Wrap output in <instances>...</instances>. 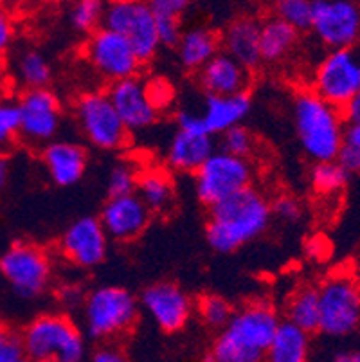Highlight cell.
I'll list each match as a JSON object with an SVG mask.
<instances>
[{"mask_svg": "<svg viewBox=\"0 0 360 362\" xmlns=\"http://www.w3.org/2000/svg\"><path fill=\"white\" fill-rule=\"evenodd\" d=\"M135 192L150 213H166L173 204V180L166 170L150 168L141 171Z\"/></svg>", "mask_w": 360, "mask_h": 362, "instance_id": "cell-27", "label": "cell"}, {"mask_svg": "<svg viewBox=\"0 0 360 362\" xmlns=\"http://www.w3.org/2000/svg\"><path fill=\"white\" fill-rule=\"evenodd\" d=\"M274 15L281 18L285 24L296 29L297 33L310 31L312 29L313 8L308 0H279L274 6Z\"/></svg>", "mask_w": 360, "mask_h": 362, "instance_id": "cell-33", "label": "cell"}, {"mask_svg": "<svg viewBox=\"0 0 360 362\" xmlns=\"http://www.w3.org/2000/svg\"><path fill=\"white\" fill-rule=\"evenodd\" d=\"M333 362H360V354L359 351H344V354H339Z\"/></svg>", "mask_w": 360, "mask_h": 362, "instance_id": "cell-48", "label": "cell"}, {"mask_svg": "<svg viewBox=\"0 0 360 362\" xmlns=\"http://www.w3.org/2000/svg\"><path fill=\"white\" fill-rule=\"evenodd\" d=\"M9 175H11V163H9V157L0 156V189L6 187Z\"/></svg>", "mask_w": 360, "mask_h": 362, "instance_id": "cell-47", "label": "cell"}, {"mask_svg": "<svg viewBox=\"0 0 360 362\" xmlns=\"http://www.w3.org/2000/svg\"><path fill=\"white\" fill-rule=\"evenodd\" d=\"M139 305L166 334L182 330L193 312V303L190 296L171 281L155 283L151 287L144 288L139 298Z\"/></svg>", "mask_w": 360, "mask_h": 362, "instance_id": "cell-15", "label": "cell"}, {"mask_svg": "<svg viewBox=\"0 0 360 362\" xmlns=\"http://www.w3.org/2000/svg\"><path fill=\"white\" fill-rule=\"evenodd\" d=\"M144 87H146L148 100H150L151 107L157 110V114L170 108L171 103L175 101L173 85L168 80H164V78H153V80L146 81Z\"/></svg>", "mask_w": 360, "mask_h": 362, "instance_id": "cell-39", "label": "cell"}, {"mask_svg": "<svg viewBox=\"0 0 360 362\" xmlns=\"http://www.w3.org/2000/svg\"><path fill=\"white\" fill-rule=\"evenodd\" d=\"M342 144L360 151V127L359 124H346L344 136H342Z\"/></svg>", "mask_w": 360, "mask_h": 362, "instance_id": "cell-46", "label": "cell"}, {"mask_svg": "<svg viewBox=\"0 0 360 362\" xmlns=\"http://www.w3.org/2000/svg\"><path fill=\"white\" fill-rule=\"evenodd\" d=\"M59 299H62V303H64L65 307L76 308L79 307V305H83L85 294L78 285H65V287L62 288V292H59Z\"/></svg>", "mask_w": 360, "mask_h": 362, "instance_id": "cell-44", "label": "cell"}, {"mask_svg": "<svg viewBox=\"0 0 360 362\" xmlns=\"http://www.w3.org/2000/svg\"><path fill=\"white\" fill-rule=\"evenodd\" d=\"M346 124H359L360 127V92H356L353 100L341 110Z\"/></svg>", "mask_w": 360, "mask_h": 362, "instance_id": "cell-45", "label": "cell"}, {"mask_svg": "<svg viewBox=\"0 0 360 362\" xmlns=\"http://www.w3.org/2000/svg\"><path fill=\"white\" fill-rule=\"evenodd\" d=\"M250 107H252V101H250L249 92L236 94V96H206L202 112H200L204 130L211 137L222 136L229 128L242 124V121L250 112Z\"/></svg>", "mask_w": 360, "mask_h": 362, "instance_id": "cell-23", "label": "cell"}, {"mask_svg": "<svg viewBox=\"0 0 360 362\" xmlns=\"http://www.w3.org/2000/svg\"><path fill=\"white\" fill-rule=\"evenodd\" d=\"M92 362H130V358L115 344H101L92 355Z\"/></svg>", "mask_w": 360, "mask_h": 362, "instance_id": "cell-43", "label": "cell"}, {"mask_svg": "<svg viewBox=\"0 0 360 362\" xmlns=\"http://www.w3.org/2000/svg\"><path fill=\"white\" fill-rule=\"evenodd\" d=\"M220 44H222L223 52L243 65L247 71L256 69L262 64L260 60V21L254 16H238L233 22H229L226 31L220 35Z\"/></svg>", "mask_w": 360, "mask_h": 362, "instance_id": "cell-21", "label": "cell"}, {"mask_svg": "<svg viewBox=\"0 0 360 362\" xmlns=\"http://www.w3.org/2000/svg\"><path fill=\"white\" fill-rule=\"evenodd\" d=\"M0 362H31L25 355L20 332L8 325H0Z\"/></svg>", "mask_w": 360, "mask_h": 362, "instance_id": "cell-38", "label": "cell"}, {"mask_svg": "<svg viewBox=\"0 0 360 362\" xmlns=\"http://www.w3.org/2000/svg\"><path fill=\"white\" fill-rule=\"evenodd\" d=\"M20 139L40 146L49 144L62 127V107L51 88L25 90L18 100Z\"/></svg>", "mask_w": 360, "mask_h": 362, "instance_id": "cell-14", "label": "cell"}, {"mask_svg": "<svg viewBox=\"0 0 360 362\" xmlns=\"http://www.w3.org/2000/svg\"><path fill=\"white\" fill-rule=\"evenodd\" d=\"M59 252L72 265L92 269L107 258L108 236L94 216L72 222L59 238Z\"/></svg>", "mask_w": 360, "mask_h": 362, "instance_id": "cell-16", "label": "cell"}, {"mask_svg": "<svg viewBox=\"0 0 360 362\" xmlns=\"http://www.w3.org/2000/svg\"><path fill=\"white\" fill-rule=\"evenodd\" d=\"M155 16L158 44L166 47H177L182 36V16L190 8L186 0H153L148 2Z\"/></svg>", "mask_w": 360, "mask_h": 362, "instance_id": "cell-28", "label": "cell"}, {"mask_svg": "<svg viewBox=\"0 0 360 362\" xmlns=\"http://www.w3.org/2000/svg\"><path fill=\"white\" fill-rule=\"evenodd\" d=\"M198 83L206 96H236L247 92L250 74L243 65L220 51L198 71Z\"/></svg>", "mask_w": 360, "mask_h": 362, "instance_id": "cell-19", "label": "cell"}, {"mask_svg": "<svg viewBox=\"0 0 360 362\" xmlns=\"http://www.w3.org/2000/svg\"><path fill=\"white\" fill-rule=\"evenodd\" d=\"M279 322L269 301L247 303L234 310L202 362H263Z\"/></svg>", "mask_w": 360, "mask_h": 362, "instance_id": "cell-1", "label": "cell"}, {"mask_svg": "<svg viewBox=\"0 0 360 362\" xmlns=\"http://www.w3.org/2000/svg\"><path fill=\"white\" fill-rule=\"evenodd\" d=\"M107 96L112 107L117 112L119 119L123 121L124 128L130 134L146 130V128L153 127L157 121V110L151 107L150 100H148L144 81L139 80L137 76L110 83Z\"/></svg>", "mask_w": 360, "mask_h": 362, "instance_id": "cell-18", "label": "cell"}, {"mask_svg": "<svg viewBox=\"0 0 360 362\" xmlns=\"http://www.w3.org/2000/svg\"><path fill=\"white\" fill-rule=\"evenodd\" d=\"M306 334L319 332V291L313 287L297 288L286 303V319Z\"/></svg>", "mask_w": 360, "mask_h": 362, "instance_id": "cell-29", "label": "cell"}, {"mask_svg": "<svg viewBox=\"0 0 360 362\" xmlns=\"http://www.w3.org/2000/svg\"><path fill=\"white\" fill-rule=\"evenodd\" d=\"M313 35L321 44L337 49H353L360 38V6L349 0L312 2Z\"/></svg>", "mask_w": 360, "mask_h": 362, "instance_id": "cell-13", "label": "cell"}, {"mask_svg": "<svg viewBox=\"0 0 360 362\" xmlns=\"http://www.w3.org/2000/svg\"><path fill=\"white\" fill-rule=\"evenodd\" d=\"M83 54L88 65L108 83L135 78L143 65L123 36L105 28H99L88 35Z\"/></svg>", "mask_w": 360, "mask_h": 362, "instance_id": "cell-12", "label": "cell"}, {"mask_svg": "<svg viewBox=\"0 0 360 362\" xmlns=\"http://www.w3.org/2000/svg\"><path fill=\"white\" fill-rule=\"evenodd\" d=\"M98 220L108 238L115 242H132L146 231L151 213L143 200L132 193L124 197H110Z\"/></svg>", "mask_w": 360, "mask_h": 362, "instance_id": "cell-17", "label": "cell"}, {"mask_svg": "<svg viewBox=\"0 0 360 362\" xmlns=\"http://www.w3.org/2000/svg\"><path fill=\"white\" fill-rule=\"evenodd\" d=\"M348 171L337 163V160H326V163H315L312 173H310V182L315 193L319 195H335L342 192L348 184Z\"/></svg>", "mask_w": 360, "mask_h": 362, "instance_id": "cell-31", "label": "cell"}, {"mask_svg": "<svg viewBox=\"0 0 360 362\" xmlns=\"http://www.w3.org/2000/svg\"><path fill=\"white\" fill-rule=\"evenodd\" d=\"M105 4L99 0H79L71 9V24L76 31L92 35L103 28Z\"/></svg>", "mask_w": 360, "mask_h": 362, "instance_id": "cell-34", "label": "cell"}, {"mask_svg": "<svg viewBox=\"0 0 360 362\" xmlns=\"http://www.w3.org/2000/svg\"><path fill=\"white\" fill-rule=\"evenodd\" d=\"M137 177L139 171L134 164L127 163V160L115 164L110 170V175H108V197H124L135 193Z\"/></svg>", "mask_w": 360, "mask_h": 362, "instance_id": "cell-37", "label": "cell"}, {"mask_svg": "<svg viewBox=\"0 0 360 362\" xmlns=\"http://www.w3.org/2000/svg\"><path fill=\"white\" fill-rule=\"evenodd\" d=\"M216 151L214 139L207 134L177 130L166 151V163L180 173H197L204 163Z\"/></svg>", "mask_w": 360, "mask_h": 362, "instance_id": "cell-22", "label": "cell"}, {"mask_svg": "<svg viewBox=\"0 0 360 362\" xmlns=\"http://www.w3.org/2000/svg\"><path fill=\"white\" fill-rule=\"evenodd\" d=\"M313 94L342 110L360 92V54L355 49H337L319 62L313 72Z\"/></svg>", "mask_w": 360, "mask_h": 362, "instance_id": "cell-11", "label": "cell"}, {"mask_svg": "<svg viewBox=\"0 0 360 362\" xmlns=\"http://www.w3.org/2000/svg\"><path fill=\"white\" fill-rule=\"evenodd\" d=\"M270 213L283 222H296L301 218L303 207L299 200L289 195H279L274 202H270Z\"/></svg>", "mask_w": 360, "mask_h": 362, "instance_id": "cell-40", "label": "cell"}, {"mask_svg": "<svg viewBox=\"0 0 360 362\" xmlns=\"http://www.w3.org/2000/svg\"><path fill=\"white\" fill-rule=\"evenodd\" d=\"M139 319V299L123 287L94 288L85 296V332L95 341H112L123 337Z\"/></svg>", "mask_w": 360, "mask_h": 362, "instance_id": "cell-5", "label": "cell"}, {"mask_svg": "<svg viewBox=\"0 0 360 362\" xmlns=\"http://www.w3.org/2000/svg\"><path fill=\"white\" fill-rule=\"evenodd\" d=\"M103 28L123 36L141 64L153 60L161 49L155 16L148 2L115 0L105 4Z\"/></svg>", "mask_w": 360, "mask_h": 362, "instance_id": "cell-6", "label": "cell"}, {"mask_svg": "<svg viewBox=\"0 0 360 362\" xmlns=\"http://www.w3.org/2000/svg\"><path fill=\"white\" fill-rule=\"evenodd\" d=\"M197 314L206 327L223 330L233 317L234 308L222 296L204 294L197 301Z\"/></svg>", "mask_w": 360, "mask_h": 362, "instance_id": "cell-32", "label": "cell"}, {"mask_svg": "<svg viewBox=\"0 0 360 362\" xmlns=\"http://www.w3.org/2000/svg\"><path fill=\"white\" fill-rule=\"evenodd\" d=\"M299 33L276 15L260 21V60L262 64H279L294 51Z\"/></svg>", "mask_w": 360, "mask_h": 362, "instance_id": "cell-25", "label": "cell"}, {"mask_svg": "<svg viewBox=\"0 0 360 362\" xmlns=\"http://www.w3.org/2000/svg\"><path fill=\"white\" fill-rule=\"evenodd\" d=\"M175 123H177V130L207 134V132L204 130L200 114H194V112H191V110H178L177 116H175ZM207 136H209V134H207Z\"/></svg>", "mask_w": 360, "mask_h": 362, "instance_id": "cell-42", "label": "cell"}, {"mask_svg": "<svg viewBox=\"0 0 360 362\" xmlns=\"http://www.w3.org/2000/svg\"><path fill=\"white\" fill-rule=\"evenodd\" d=\"M20 137V112L13 101H0V156H8V150Z\"/></svg>", "mask_w": 360, "mask_h": 362, "instance_id": "cell-36", "label": "cell"}, {"mask_svg": "<svg viewBox=\"0 0 360 362\" xmlns=\"http://www.w3.org/2000/svg\"><path fill=\"white\" fill-rule=\"evenodd\" d=\"M47 175L56 186L67 187L79 182L87 170V151L81 144L72 141H52L42 150Z\"/></svg>", "mask_w": 360, "mask_h": 362, "instance_id": "cell-20", "label": "cell"}, {"mask_svg": "<svg viewBox=\"0 0 360 362\" xmlns=\"http://www.w3.org/2000/svg\"><path fill=\"white\" fill-rule=\"evenodd\" d=\"M308 355L310 335L294 327L292 322L281 321L267 348L263 362H308Z\"/></svg>", "mask_w": 360, "mask_h": 362, "instance_id": "cell-26", "label": "cell"}, {"mask_svg": "<svg viewBox=\"0 0 360 362\" xmlns=\"http://www.w3.org/2000/svg\"><path fill=\"white\" fill-rule=\"evenodd\" d=\"M292 112L297 139L306 156L315 163L335 160L346 127L341 110L306 90L294 98Z\"/></svg>", "mask_w": 360, "mask_h": 362, "instance_id": "cell-3", "label": "cell"}, {"mask_svg": "<svg viewBox=\"0 0 360 362\" xmlns=\"http://www.w3.org/2000/svg\"><path fill=\"white\" fill-rule=\"evenodd\" d=\"M16 74L28 90H35V88H47L52 69L42 52L29 49L20 54L18 64H16Z\"/></svg>", "mask_w": 360, "mask_h": 362, "instance_id": "cell-30", "label": "cell"}, {"mask_svg": "<svg viewBox=\"0 0 360 362\" xmlns=\"http://www.w3.org/2000/svg\"><path fill=\"white\" fill-rule=\"evenodd\" d=\"M74 114L79 130L92 146L112 151L128 144L130 132L119 119L107 92L92 90L81 94L76 101Z\"/></svg>", "mask_w": 360, "mask_h": 362, "instance_id": "cell-10", "label": "cell"}, {"mask_svg": "<svg viewBox=\"0 0 360 362\" xmlns=\"http://www.w3.org/2000/svg\"><path fill=\"white\" fill-rule=\"evenodd\" d=\"M252 177L254 168L249 159L216 150L194 173V192L198 200L211 209L222 200L250 187Z\"/></svg>", "mask_w": 360, "mask_h": 362, "instance_id": "cell-8", "label": "cell"}, {"mask_svg": "<svg viewBox=\"0 0 360 362\" xmlns=\"http://www.w3.org/2000/svg\"><path fill=\"white\" fill-rule=\"evenodd\" d=\"M0 274L16 296L38 298L47 291L52 263L47 251L31 242H15L0 255Z\"/></svg>", "mask_w": 360, "mask_h": 362, "instance_id": "cell-7", "label": "cell"}, {"mask_svg": "<svg viewBox=\"0 0 360 362\" xmlns=\"http://www.w3.org/2000/svg\"><path fill=\"white\" fill-rule=\"evenodd\" d=\"M254 148H256V137L249 128L242 127V124L229 128L222 134L220 150L229 153V156L249 159V156H252Z\"/></svg>", "mask_w": 360, "mask_h": 362, "instance_id": "cell-35", "label": "cell"}, {"mask_svg": "<svg viewBox=\"0 0 360 362\" xmlns=\"http://www.w3.org/2000/svg\"><path fill=\"white\" fill-rule=\"evenodd\" d=\"M15 40V21L11 13L0 6V56H4Z\"/></svg>", "mask_w": 360, "mask_h": 362, "instance_id": "cell-41", "label": "cell"}, {"mask_svg": "<svg viewBox=\"0 0 360 362\" xmlns=\"http://www.w3.org/2000/svg\"><path fill=\"white\" fill-rule=\"evenodd\" d=\"M319 291V332L332 337L353 334L360 325V285L349 274H335Z\"/></svg>", "mask_w": 360, "mask_h": 362, "instance_id": "cell-9", "label": "cell"}, {"mask_svg": "<svg viewBox=\"0 0 360 362\" xmlns=\"http://www.w3.org/2000/svg\"><path fill=\"white\" fill-rule=\"evenodd\" d=\"M220 35L214 29L204 28H191L182 31V36L177 44L178 60L187 71L198 72L211 58L220 52Z\"/></svg>", "mask_w": 360, "mask_h": 362, "instance_id": "cell-24", "label": "cell"}, {"mask_svg": "<svg viewBox=\"0 0 360 362\" xmlns=\"http://www.w3.org/2000/svg\"><path fill=\"white\" fill-rule=\"evenodd\" d=\"M270 218L269 199L250 186L211 207L206 240L214 252L229 255L263 235Z\"/></svg>", "mask_w": 360, "mask_h": 362, "instance_id": "cell-2", "label": "cell"}, {"mask_svg": "<svg viewBox=\"0 0 360 362\" xmlns=\"http://www.w3.org/2000/svg\"><path fill=\"white\" fill-rule=\"evenodd\" d=\"M20 335L31 362H83L87 354L83 332L65 314L38 315Z\"/></svg>", "mask_w": 360, "mask_h": 362, "instance_id": "cell-4", "label": "cell"}]
</instances>
